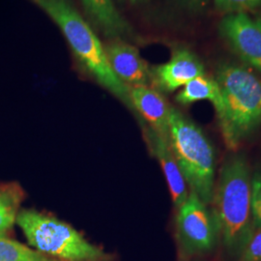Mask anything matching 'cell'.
Here are the masks:
<instances>
[{
    "instance_id": "obj_1",
    "label": "cell",
    "mask_w": 261,
    "mask_h": 261,
    "mask_svg": "<svg viewBox=\"0 0 261 261\" xmlns=\"http://www.w3.org/2000/svg\"><path fill=\"white\" fill-rule=\"evenodd\" d=\"M252 171L237 151L224 160L215 184L211 204L220 241L228 255L238 258L254 232L252 212Z\"/></svg>"
},
{
    "instance_id": "obj_2",
    "label": "cell",
    "mask_w": 261,
    "mask_h": 261,
    "mask_svg": "<svg viewBox=\"0 0 261 261\" xmlns=\"http://www.w3.org/2000/svg\"><path fill=\"white\" fill-rule=\"evenodd\" d=\"M215 80L223 99L217 114L225 146L235 152L261 123V80L237 64H222Z\"/></svg>"
},
{
    "instance_id": "obj_3",
    "label": "cell",
    "mask_w": 261,
    "mask_h": 261,
    "mask_svg": "<svg viewBox=\"0 0 261 261\" xmlns=\"http://www.w3.org/2000/svg\"><path fill=\"white\" fill-rule=\"evenodd\" d=\"M61 29L86 73L132 111L129 86L113 73L103 45L69 0H31Z\"/></svg>"
},
{
    "instance_id": "obj_4",
    "label": "cell",
    "mask_w": 261,
    "mask_h": 261,
    "mask_svg": "<svg viewBox=\"0 0 261 261\" xmlns=\"http://www.w3.org/2000/svg\"><path fill=\"white\" fill-rule=\"evenodd\" d=\"M168 142L190 191L210 205L216 184L214 147L204 132L172 106Z\"/></svg>"
},
{
    "instance_id": "obj_5",
    "label": "cell",
    "mask_w": 261,
    "mask_h": 261,
    "mask_svg": "<svg viewBox=\"0 0 261 261\" xmlns=\"http://www.w3.org/2000/svg\"><path fill=\"white\" fill-rule=\"evenodd\" d=\"M16 224L31 248L61 261H115L116 256L89 242L72 225L35 209H22Z\"/></svg>"
},
{
    "instance_id": "obj_6",
    "label": "cell",
    "mask_w": 261,
    "mask_h": 261,
    "mask_svg": "<svg viewBox=\"0 0 261 261\" xmlns=\"http://www.w3.org/2000/svg\"><path fill=\"white\" fill-rule=\"evenodd\" d=\"M175 241L178 261L201 258L214 252L220 231L212 209L189 191L185 202L176 209Z\"/></svg>"
},
{
    "instance_id": "obj_7",
    "label": "cell",
    "mask_w": 261,
    "mask_h": 261,
    "mask_svg": "<svg viewBox=\"0 0 261 261\" xmlns=\"http://www.w3.org/2000/svg\"><path fill=\"white\" fill-rule=\"evenodd\" d=\"M220 32L243 61L261 73V28L254 19L245 13L228 14Z\"/></svg>"
},
{
    "instance_id": "obj_8",
    "label": "cell",
    "mask_w": 261,
    "mask_h": 261,
    "mask_svg": "<svg viewBox=\"0 0 261 261\" xmlns=\"http://www.w3.org/2000/svg\"><path fill=\"white\" fill-rule=\"evenodd\" d=\"M151 86L161 93H171L200 75L205 69L199 58L186 48H178L167 63L150 68Z\"/></svg>"
},
{
    "instance_id": "obj_9",
    "label": "cell",
    "mask_w": 261,
    "mask_h": 261,
    "mask_svg": "<svg viewBox=\"0 0 261 261\" xmlns=\"http://www.w3.org/2000/svg\"><path fill=\"white\" fill-rule=\"evenodd\" d=\"M140 128L144 141L153 157L158 160L167 179L171 198L175 209L182 205L189 196V190L177 161L169 145L168 139L160 135L140 118Z\"/></svg>"
},
{
    "instance_id": "obj_10",
    "label": "cell",
    "mask_w": 261,
    "mask_h": 261,
    "mask_svg": "<svg viewBox=\"0 0 261 261\" xmlns=\"http://www.w3.org/2000/svg\"><path fill=\"white\" fill-rule=\"evenodd\" d=\"M106 56L115 75L127 86H151L150 68L138 48L125 40L112 39L105 46Z\"/></svg>"
},
{
    "instance_id": "obj_11",
    "label": "cell",
    "mask_w": 261,
    "mask_h": 261,
    "mask_svg": "<svg viewBox=\"0 0 261 261\" xmlns=\"http://www.w3.org/2000/svg\"><path fill=\"white\" fill-rule=\"evenodd\" d=\"M132 111L137 117L149 125L160 135L168 139L170 105L164 95L152 86L129 87Z\"/></svg>"
},
{
    "instance_id": "obj_12",
    "label": "cell",
    "mask_w": 261,
    "mask_h": 261,
    "mask_svg": "<svg viewBox=\"0 0 261 261\" xmlns=\"http://www.w3.org/2000/svg\"><path fill=\"white\" fill-rule=\"evenodd\" d=\"M80 1L88 17L110 40L120 39L126 41L132 35L133 30L130 24L116 9L113 0Z\"/></svg>"
},
{
    "instance_id": "obj_13",
    "label": "cell",
    "mask_w": 261,
    "mask_h": 261,
    "mask_svg": "<svg viewBox=\"0 0 261 261\" xmlns=\"http://www.w3.org/2000/svg\"><path fill=\"white\" fill-rule=\"evenodd\" d=\"M208 100L214 106L216 114L222 111L223 99L216 80L200 75L189 82L176 95L175 101L182 106H188L198 101Z\"/></svg>"
},
{
    "instance_id": "obj_14",
    "label": "cell",
    "mask_w": 261,
    "mask_h": 261,
    "mask_svg": "<svg viewBox=\"0 0 261 261\" xmlns=\"http://www.w3.org/2000/svg\"><path fill=\"white\" fill-rule=\"evenodd\" d=\"M24 196L19 184L0 185V235H6L16 224Z\"/></svg>"
},
{
    "instance_id": "obj_15",
    "label": "cell",
    "mask_w": 261,
    "mask_h": 261,
    "mask_svg": "<svg viewBox=\"0 0 261 261\" xmlns=\"http://www.w3.org/2000/svg\"><path fill=\"white\" fill-rule=\"evenodd\" d=\"M0 261H61L0 235Z\"/></svg>"
},
{
    "instance_id": "obj_16",
    "label": "cell",
    "mask_w": 261,
    "mask_h": 261,
    "mask_svg": "<svg viewBox=\"0 0 261 261\" xmlns=\"http://www.w3.org/2000/svg\"><path fill=\"white\" fill-rule=\"evenodd\" d=\"M217 9L227 14L245 13L261 6V0H214Z\"/></svg>"
},
{
    "instance_id": "obj_17",
    "label": "cell",
    "mask_w": 261,
    "mask_h": 261,
    "mask_svg": "<svg viewBox=\"0 0 261 261\" xmlns=\"http://www.w3.org/2000/svg\"><path fill=\"white\" fill-rule=\"evenodd\" d=\"M252 212L254 228H261V168L252 174Z\"/></svg>"
},
{
    "instance_id": "obj_18",
    "label": "cell",
    "mask_w": 261,
    "mask_h": 261,
    "mask_svg": "<svg viewBox=\"0 0 261 261\" xmlns=\"http://www.w3.org/2000/svg\"><path fill=\"white\" fill-rule=\"evenodd\" d=\"M237 261H261V228L254 230Z\"/></svg>"
},
{
    "instance_id": "obj_19",
    "label": "cell",
    "mask_w": 261,
    "mask_h": 261,
    "mask_svg": "<svg viewBox=\"0 0 261 261\" xmlns=\"http://www.w3.org/2000/svg\"><path fill=\"white\" fill-rule=\"evenodd\" d=\"M208 1L209 0H172L174 4L190 12H199L204 9Z\"/></svg>"
},
{
    "instance_id": "obj_20",
    "label": "cell",
    "mask_w": 261,
    "mask_h": 261,
    "mask_svg": "<svg viewBox=\"0 0 261 261\" xmlns=\"http://www.w3.org/2000/svg\"><path fill=\"white\" fill-rule=\"evenodd\" d=\"M254 20H255V21H256V22H257V23H258V24L260 25L261 28V16H259V17H257L256 19H254Z\"/></svg>"
},
{
    "instance_id": "obj_21",
    "label": "cell",
    "mask_w": 261,
    "mask_h": 261,
    "mask_svg": "<svg viewBox=\"0 0 261 261\" xmlns=\"http://www.w3.org/2000/svg\"><path fill=\"white\" fill-rule=\"evenodd\" d=\"M186 261H201L200 260V258H194V259H190V260Z\"/></svg>"
},
{
    "instance_id": "obj_22",
    "label": "cell",
    "mask_w": 261,
    "mask_h": 261,
    "mask_svg": "<svg viewBox=\"0 0 261 261\" xmlns=\"http://www.w3.org/2000/svg\"><path fill=\"white\" fill-rule=\"evenodd\" d=\"M118 3H123L125 0H116Z\"/></svg>"
}]
</instances>
